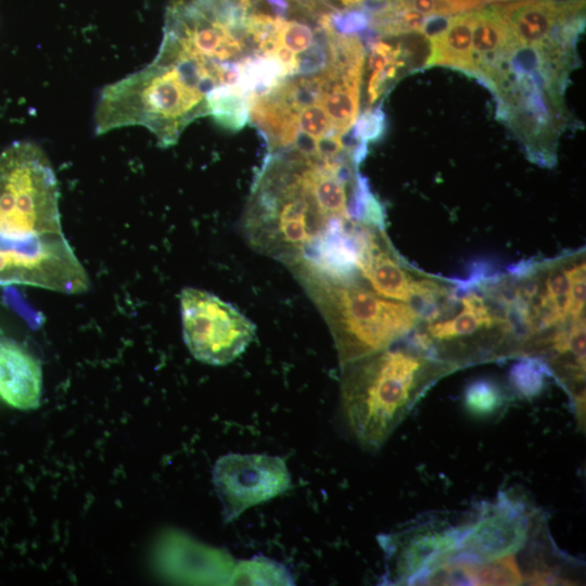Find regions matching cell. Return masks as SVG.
Masks as SVG:
<instances>
[{"mask_svg":"<svg viewBox=\"0 0 586 586\" xmlns=\"http://www.w3.org/2000/svg\"><path fill=\"white\" fill-rule=\"evenodd\" d=\"M472 50L473 76L492 88L501 64L508 61L515 50L507 25L495 4L474 11Z\"/></svg>","mask_w":586,"mask_h":586,"instance_id":"obj_14","label":"cell"},{"mask_svg":"<svg viewBox=\"0 0 586 586\" xmlns=\"http://www.w3.org/2000/svg\"><path fill=\"white\" fill-rule=\"evenodd\" d=\"M41 384L40 362L15 341L0 339V396L20 409L36 408Z\"/></svg>","mask_w":586,"mask_h":586,"instance_id":"obj_13","label":"cell"},{"mask_svg":"<svg viewBox=\"0 0 586 586\" xmlns=\"http://www.w3.org/2000/svg\"><path fill=\"white\" fill-rule=\"evenodd\" d=\"M332 11L356 10L362 7L365 0H323Z\"/></svg>","mask_w":586,"mask_h":586,"instance_id":"obj_27","label":"cell"},{"mask_svg":"<svg viewBox=\"0 0 586 586\" xmlns=\"http://www.w3.org/2000/svg\"><path fill=\"white\" fill-rule=\"evenodd\" d=\"M213 483L224 521L228 523L246 509L285 492L291 486V475L285 461L278 456L230 453L216 461Z\"/></svg>","mask_w":586,"mask_h":586,"instance_id":"obj_10","label":"cell"},{"mask_svg":"<svg viewBox=\"0 0 586 586\" xmlns=\"http://www.w3.org/2000/svg\"><path fill=\"white\" fill-rule=\"evenodd\" d=\"M356 267L371 290L413 306L422 319L438 315L453 298L457 285L411 267L394 249L383 227L365 222L359 229Z\"/></svg>","mask_w":586,"mask_h":586,"instance_id":"obj_7","label":"cell"},{"mask_svg":"<svg viewBox=\"0 0 586 586\" xmlns=\"http://www.w3.org/2000/svg\"><path fill=\"white\" fill-rule=\"evenodd\" d=\"M495 5L515 49L573 41L584 25L585 0H513Z\"/></svg>","mask_w":586,"mask_h":586,"instance_id":"obj_12","label":"cell"},{"mask_svg":"<svg viewBox=\"0 0 586 586\" xmlns=\"http://www.w3.org/2000/svg\"><path fill=\"white\" fill-rule=\"evenodd\" d=\"M464 406L475 417H491L504 405L501 387L494 381L482 379L468 385L464 391Z\"/></svg>","mask_w":586,"mask_h":586,"instance_id":"obj_23","label":"cell"},{"mask_svg":"<svg viewBox=\"0 0 586 586\" xmlns=\"http://www.w3.org/2000/svg\"><path fill=\"white\" fill-rule=\"evenodd\" d=\"M291 270L326 320L340 367L396 344L422 321L417 308L379 295L358 277Z\"/></svg>","mask_w":586,"mask_h":586,"instance_id":"obj_4","label":"cell"},{"mask_svg":"<svg viewBox=\"0 0 586 586\" xmlns=\"http://www.w3.org/2000/svg\"><path fill=\"white\" fill-rule=\"evenodd\" d=\"M411 344L458 369L518 358L520 342L504 303L474 279L457 281L447 310L422 320Z\"/></svg>","mask_w":586,"mask_h":586,"instance_id":"obj_5","label":"cell"},{"mask_svg":"<svg viewBox=\"0 0 586 586\" xmlns=\"http://www.w3.org/2000/svg\"><path fill=\"white\" fill-rule=\"evenodd\" d=\"M256 562L246 561L238 566L233 584H286L279 576H275L273 572H278L275 563H269L268 560L260 562L258 558Z\"/></svg>","mask_w":586,"mask_h":586,"instance_id":"obj_25","label":"cell"},{"mask_svg":"<svg viewBox=\"0 0 586 586\" xmlns=\"http://www.w3.org/2000/svg\"><path fill=\"white\" fill-rule=\"evenodd\" d=\"M408 51L399 43L375 42L368 62L367 103L373 104L408 67Z\"/></svg>","mask_w":586,"mask_h":586,"instance_id":"obj_17","label":"cell"},{"mask_svg":"<svg viewBox=\"0 0 586 586\" xmlns=\"http://www.w3.org/2000/svg\"><path fill=\"white\" fill-rule=\"evenodd\" d=\"M335 220L316 201L308 162L269 154L244 211L242 232L254 250L289 267Z\"/></svg>","mask_w":586,"mask_h":586,"instance_id":"obj_3","label":"cell"},{"mask_svg":"<svg viewBox=\"0 0 586 586\" xmlns=\"http://www.w3.org/2000/svg\"><path fill=\"white\" fill-rule=\"evenodd\" d=\"M208 114L205 97L188 86L173 66L154 60L102 90L95 132L143 126L157 137L161 146H169L193 119Z\"/></svg>","mask_w":586,"mask_h":586,"instance_id":"obj_6","label":"cell"},{"mask_svg":"<svg viewBox=\"0 0 586 586\" xmlns=\"http://www.w3.org/2000/svg\"><path fill=\"white\" fill-rule=\"evenodd\" d=\"M323 33L320 26L314 30L309 22L285 20L279 16L272 52L276 48H283L294 54L298 62L300 58L323 36Z\"/></svg>","mask_w":586,"mask_h":586,"instance_id":"obj_21","label":"cell"},{"mask_svg":"<svg viewBox=\"0 0 586 586\" xmlns=\"http://www.w3.org/2000/svg\"><path fill=\"white\" fill-rule=\"evenodd\" d=\"M208 113L217 124L237 131L249 122L247 97L233 86L220 85L206 94Z\"/></svg>","mask_w":586,"mask_h":586,"instance_id":"obj_20","label":"cell"},{"mask_svg":"<svg viewBox=\"0 0 586 586\" xmlns=\"http://www.w3.org/2000/svg\"><path fill=\"white\" fill-rule=\"evenodd\" d=\"M459 370L411 343L394 345L341 367L345 423L366 450H379L441 379Z\"/></svg>","mask_w":586,"mask_h":586,"instance_id":"obj_1","label":"cell"},{"mask_svg":"<svg viewBox=\"0 0 586 586\" xmlns=\"http://www.w3.org/2000/svg\"><path fill=\"white\" fill-rule=\"evenodd\" d=\"M524 577L513 556L491 561L450 559L421 576L422 585H520ZM415 584V585H416Z\"/></svg>","mask_w":586,"mask_h":586,"instance_id":"obj_15","label":"cell"},{"mask_svg":"<svg viewBox=\"0 0 586 586\" xmlns=\"http://www.w3.org/2000/svg\"><path fill=\"white\" fill-rule=\"evenodd\" d=\"M537 522V512L521 496L500 494L474 519L461 524L457 550L451 559L491 561L514 556L526 545Z\"/></svg>","mask_w":586,"mask_h":586,"instance_id":"obj_9","label":"cell"},{"mask_svg":"<svg viewBox=\"0 0 586 586\" xmlns=\"http://www.w3.org/2000/svg\"><path fill=\"white\" fill-rule=\"evenodd\" d=\"M380 8L369 16L370 27L384 37H396L407 34H425L432 18L425 16L395 0H382Z\"/></svg>","mask_w":586,"mask_h":586,"instance_id":"obj_19","label":"cell"},{"mask_svg":"<svg viewBox=\"0 0 586 586\" xmlns=\"http://www.w3.org/2000/svg\"><path fill=\"white\" fill-rule=\"evenodd\" d=\"M520 359L511 367L509 381L513 391L520 396L532 398L542 392L550 371L539 359L530 357Z\"/></svg>","mask_w":586,"mask_h":586,"instance_id":"obj_22","label":"cell"},{"mask_svg":"<svg viewBox=\"0 0 586 586\" xmlns=\"http://www.w3.org/2000/svg\"><path fill=\"white\" fill-rule=\"evenodd\" d=\"M354 128L358 143L367 144L378 140L385 130V115L379 107L367 110L356 119Z\"/></svg>","mask_w":586,"mask_h":586,"instance_id":"obj_26","label":"cell"},{"mask_svg":"<svg viewBox=\"0 0 586 586\" xmlns=\"http://www.w3.org/2000/svg\"><path fill=\"white\" fill-rule=\"evenodd\" d=\"M361 79L341 78L333 80L322 93L321 103L339 137L354 126L358 111Z\"/></svg>","mask_w":586,"mask_h":586,"instance_id":"obj_18","label":"cell"},{"mask_svg":"<svg viewBox=\"0 0 586 586\" xmlns=\"http://www.w3.org/2000/svg\"><path fill=\"white\" fill-rule=\"evenodd\" d=\"M461 525L425 522L379 538L386 559L390 584L415 585L432 569L450 560L457 550Z\"/></svg>","mask_w":586,"mask_h":586,"instance_id":"obj_11","label":"cell"},{"mask_svg":"<svg viewBox=\"0 0 586 586\" xmlns=\"http://www.w3.org/2000/svg\"><path fill=\"white\" fill-rule=\"evenodd\" d=\"M179 298L183 340L198 360L227 365L254 340L255 324L230 303L196 288L182 289Z\"/></svg>","mask_w":586,"mask_h":586,"instance_id":"obj_8","label":"cell"},{"mask_svg":"<svg viewBox=\"0 0 586 586\" xmlns=\"http://www.w3.org/2000/svg\"><path fill=\"white\" fill-rule=\"evenodd\" d=\"M66 244L50 161L39 145L14 142L0 155V269L52 258Z\"/></svg>","mask_w":586,"mask_h":586,"instance_id":"obj_2","label":"cell"},{"mask_svg":"<svg viewBox=\"0 0 586 586\" xmlns=\"http://www.w3.org/2000/svg\"><path fill=\"white\" fill-rule=\"evenodd\" d=\"M473 23L474 11L448 18L441 30L430 36V53L425 64L453 67L473 75Z\"/></svg>","mask_w":586,"mask_h":586,"instance_id":"obj_16","label":"cell"},{"mask_svg":"<svg viewBox=\"0 0 586 586\" xmlns=\"http://www.w3.org/2000/svg\"><path fill=\"white\" fill-rule=\"evenodd\" d=\"M429 17H446L513 0H395Z\"/></svg>","mask_w":586,"mask_h":586,"instance_id":"obj_24","label":"cell"}]
</instances>
